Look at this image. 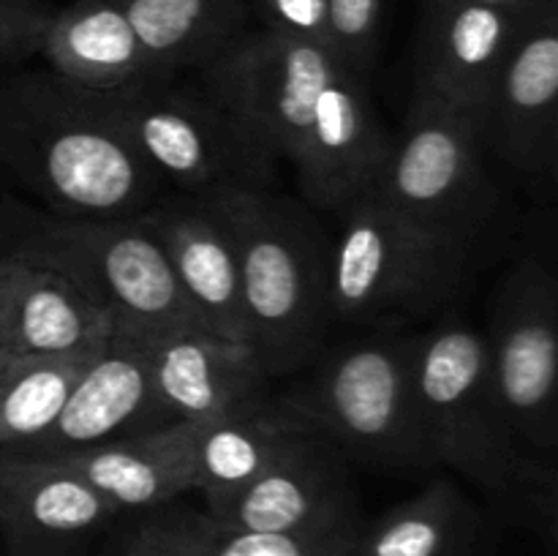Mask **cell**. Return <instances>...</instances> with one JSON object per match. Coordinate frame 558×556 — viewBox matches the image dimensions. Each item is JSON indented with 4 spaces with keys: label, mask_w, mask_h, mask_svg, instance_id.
<instances>
[{
    "label": "cell",
    "mask_w": 558,
    "mask_h": 556,
    "mask_svg": "<svg viewBox=\"0 0 558 556\" xmlns=\"http://www.w3.org/2000/svg\"><path fill=\"white\" fill-rule=\"evenodd\" d=\"M199 80L292 167L300 196L316 213L349 205L390 153L368 80L325 44L251 27Z\"/></svg>",
    "instance_id": "cell-1"
},
{
    "label": "cell",
    "mask_w": 558,
    "mask_h": 556,
    "mask_svg": "<svg viewBox=\"0 0 558 556\" xmlns=\"http://www.w3.org/2000/svg\"><path fill=\"white\" fill-rule=\"evenodd\" d=\"M0 185L76 218H134L169 196L114 125L104 90L49 69L0 71Z\"/></svg>",
    "instance_id": "cell-2"
},
{
    "label": "cell",
    "mask_w": 558,
    "mask_h": 556,
    "mask_svg": "<svg viewBox=\"0 0 558 556\" xmlns=\"http://www.w3.org/2000/svg\"><path fill=\"white\" fill-rule=\"evenodd\" d=\"M234 240L248 343L270 379L298 374L325 349L332 322V238L314 207L292 196L234 191L207 196Z\"/></svg>",
    "instance_id": "cell-3"
},
{
    "label": "cell",
    "mask_w": 558,
    "mask_h": 556,
    "mask_svg": "<svg viewBox=\"0 0 558 556\" xmlns=\"http://www.w3.org/2000/svg\"><path fill=\"white\" fill-rule=\"evenodd\" d=\"M0 256H22L60 273L114 325L142 333L199 325L147 223L47 213L0 191Z\"/></svg>",
    "instance_id": "cell-4"
},
{
    "label": "cell",
    "mask_w": 558,
    "mask_h": 556,
    "mask_svg": "<svg viewBox=\"0 0 558 556\" xmlns=\"http://www.w3.org/2000/svg\"><path fill=\"white\" fill-rule=\"evenodd\" d=\"M417 341L368 336L322 349L308 376L283 396L338 445L349 463L387 474L430 472L434 461L420 425Z\"/></svg>",
    "instance_id": "cell-5"
},
{
    "label": "cell",
    "mask_w": 558,
    "mask_h": 556,
    "mask_svg": "<svg viewBox=\"0 0 558 556\" xmlns=\"http://www.w3.org/2000/svg\"><path fill=\"white\" fill-rule=\"evenodd\" d=\"M114 125L178 194L216 196L276 185L278 158L205 82L158 76L104 90Z\"/></svg>",
    "instance_id": "cell-6"
},
{
    "label": "cell",
    "mask_w": 558,
    "mask_h": 556,
    "mask_svg": "<svg viewBox=\"0 0 558 556\" xmlns=\"http://www.w3.org/2000/svg\"><path fill=\"white\" fill-rule=\"evenodd\" d=\"M332 238V322L392 327L430 316L466 281L474 254L414 227L374 183L360 191Z\"/></svg>",
    "instance_id": "cell-7"
},
{
    "label": "cell",
    "mask_w": 558,
    "mask_h": 556,
    "mask_svg": "<svg viewBox=\"0 0 558 556\" xmlns=\"http://www.w3.org/2000/svg\"><path fill=\"white\" fill-rule=\"evenodd\" d=\"M414 385L434 467L452 469L477 485L499 512L529 447L507 423L483 330L461 316H447L420 333Z\"/></svg>",
    "instance_id": "cell-8"
},
{
    "label": "cell",
    "mask_w": 558,
    "mask_h": 556,
    "mask_svg": "<svg viewBox=\"0 0 558 556\" xmlns=\"http://www.w3.org/2000/svg\"><path fill=\"white\" fill-rule=\"evenodd\" d=\"M485 153L477 120L414 90L374 189L414 227L477 254L499 213Z\"/></svg>",
    "instance_id": "cell-9"
},
{
    "label": "cell",
    "mask_w": 558,
    "mask_h": 556,
    "mask_svg": "<svg viewBox=\"0 0 558 556\" xmlns=\"http://www.w3.org/2000/svg\"><path fill=\"white\" fill-rule=\"evenodd\" d=\"M485 336L490 376L523 447L558 452V281L554 265L523 256L501 278Z\"/></svg>",
    "instance_id": "cell-10"
},
{
    "label": "cell",
    "mask_w": 558,
    "mask_h": 556,
    "mask_svg": "<svg viewBox=\"0 0 558 556\" xmlns=\"http://www.w3.org/2000/svg\"><path fill=\"white\" fill-rule=\"evenodd\" d=\"M485 150L532 189L558 172V0H539L518 20L483 112Z\"/></svg>",
    "instance_id": "cell-11"
},
{
    "label": "cell",
    "mask_w": 558,
    "mask_h": 556,
    "mask_svg": "<svg viewBox=\"0 0 558 556\" xmlns=\"http://www.w3.org/2000/svg\"><path fill=\"white\" fill-rule=\"evenodd\" d=\"M123 518L65 463L0 452L5 556H112Z\"/></svg>",
    "instance_id": "cell-12"
},
{
    "label": "cell",
    "mask_w": 558,
    "mask_h": 556,
    "mask_svg": "<svg viewBox=\"0 0 558 556\" xmlns=\"http://www.w3.org/2000/svg\"><path fill=\"white\" fill-rule=\"evenodd\" d=\"M218 523L245 532L303 534L365 521L352 463L316 425L283 447L221 510Z\"/></svg>",
    "instance_id": "cell-13"
},
{
    "label": "cell",
    "mask_w": 558,
    "mask_h": 556,
    "mask_svg": "<svg viewBox=\"0 0 558 556\" xmlns=\"http://www.w3.org/2000/svg\"><path fill=\"white\" fill-rule=\"evenodd\" d=\"M150 338V333L114 325L58 420L38 439L3 452L63 458L172 423L153 387Z\"/></svg>",
    "instance_id": "cell-14"
},
{
    "label": "cell",
    "mask_w": 558,
    "mask_h": 556,
    "mask_svg": "<svg viewBox=\"0 0 558 556\" xmlns=\"http://www.w3.org/2000/svg\"><path fill=\"white\" fill-rule=\"evenodd\" d=\"M196 322L248 343V319L234 240L207 196L172 194L145 213Z\"/></svg>",
    "instance_id": "cell-15"
},
{
    "label": "cell",
    "mask_w": 558,
    "mask_h": 556,
    "mask_svg": "<svg viewBox=\"0 0 558 556\" xmlns=\"http://www.w3.org/2000/svg\"><path fill=\"white\" fill-rule=\"evenodd\" d=\"M521 14L466 0H425L414 90L428 93L483 123L490 87Z\"/></svg>",
    "instance_id": "cell-16"
},
{
    "label": "cell",
    "mask_w": 558,
    "mask_h": 556,
    "mask_svg": "<svg viewBox=\"0 0 558 556\" xmlns=\"http://www.w3.org/2000/svg\"><path fill=\"white\" fill-rule=\"evenodd\" d=\"M150 371L172 423H210L270 392V376L251 343L229 341L202 325L156 333Z\"/></svg>",
    "instance_id": "cell-17"
},
{
    "label": "cell",
    "mask_w": 558,
    "mask_h": 556,
    "mask_svg": "<svg viewBox=\"0 0 558 556\" xmlns=\"http://www.w3.org/2000/svg\"><path fill=\"white\" fill-rule=\"evenodd\" d=\"M196 431L199 423L178 420L52 461L65 463L123 516H145L194 491Z\"/></svg>",
    "instance_id": "cell-18"
},
{
    "label": "cell",
    "mask_w": 558,
    "mask_h": 556,
    "mask_svg": "<svg viewBox=\"0 0 558 556\" xmlns=\"http://www.w3.org/2000/svg\"><path fill=\"white\" fill-rule=\"evenodd\" d=\"M114 316L71 281L22 256H0V349L14 358L60 354L104 341Z\"/></svg>",
    "instance_id": "cell-19"
},
{
    "label": "cell",
    "mask_w": 558,
    "mask_h": 556,
    "mask_svg": "<svg viewBox=\"0 0 558 556\" xmlns=\"http://www.w3.org/2000/svg\"><path fill=\"white\" fill-rule=\"evenodd\" d=\"M496 516L456 480L434 478L407 501L363 521L352 556H496Z\"/></svg>",
    "instance_id": "cell-20"
},
{
    "label": "cell",
    "mask_w": 558,
    "mask_h": 556,
    "mask_svg": "<svg viewBox=\"0 0 558 556\" xmlns=\"http://www.w3.org/2000/svg\"><path fill=\"white\" fill-rule=\"evenodd\" d=\"M360 527L363 521L303 534L245 532L172 501L123 527L112 556H352Z\"/></svg>",
    "instance_id": "cell-21"
},
{
    "label": "cell",
    "mask_w": 558,
    "mask_h": 556,
    "mask_svg": "<svg viewBox=\"0 0 558 556\" xmlns=\"http://www.w3.org/2000/svg\"><path fill=\"white\" fill-rule=\"evenodd\" d=\"M311 425L283 392H265L210 423H199L194 491L205 499V512L221 510Z\"/></svg>",
    "instance_id": "cell-22"
},
{
    "label": "cell",
    "mask_w": 558,
    "mask_h": 556,
    "mask_svg": "<svg viewBox=\"0 0 558 556\" xmlns=\"http://www.w3.org/2000/svg\"><path fill=\"white\" fill-rule=\"evenodd\" d=\"M49 71L87 90L158 80L120 0H74L49 22L41 52Z\"/></svg>",
    "instance_id": "cell-23"
},
{
    "label": "cell",
    "mask_w": 558,
    "mask_h": 556,
    "mask_svg": "<svg viewBox=\"0 0 558 556\" xmlns=\"http://www.w3.org/2000/svg\"><path fill=\"white\" fill-rule=\"evenodd\" d=\"M156 76L202 71L254 22V0H120Z\"/></svg>",
    "instance_id": "cell-24"
},
{
    "label": "cell",
    "mask_w": 558,
    "mask_h": 556,
    "mask_svg": "<svg viewBox=\"0 0 558 556\" xmlns=\"http://www.w3.org/2000/svg\"><path fill=\"white\" fill-rule=\"evenodd\" d=\"M107 338L74 352L27 354L11 360L0 385V452L38 439L58 420L71 390L101 352Z\"/></svg>",
    "instance_id": "cell-25"
},
{
    "label": "cell",
    "mask_w": 558,
    "mask_h": 556,
    "mask_svg": "<svg viewBox=\"0 0 558 556\" xmlns=\"http://www.w3.org/2000/svg\"><path fill=\"white\" fill-rule=\"evenodd\" d=\"M385 0H327V38L330 49L368 80L379 58Z\"/></svg>",
    "instance_id": "cell-26"
},
{
    "label": "cell",
    "mask_w": 558,
    "mask_h": 556,
    "mask_svg": "<svg viewBox=\"0 0 558 556\" xmlns=\"http://www.w3.org/2000/svg\"><path fill=\"white\" fill-rule=\"evenodd\" d=\"M54 14L52 0H0V71L16 69L41 52Z\"/></svg>",
    "instance_id": "cell-27"
},
{
    "label": "cell",
    "mask_w": 558,
    "mask_h": 556,
    "mask_svg": "<svg viewBox=\"0 0 558 556\" xmlns=\"http://www.w3.org/2000/svg\"><path fill=\"white\" fill-rule=\"evenodd\" d=\"M254 20L265 31L330 47L327 0H254Z\"/></svg>",
    "instance_id": "cell-28"
},
{
    "label": "cell",
    "mask_w": 558,
    "mask_h": 556,
    "mask_svg": "<svg viewBox=\"0 0 558 556\" xmlns=\"http://www.w3.org/2000/svg\"><path fill=\"white\" fill-rule=\"evenodd\" d=\"M466 3H480V5H494V9L510 11V14H523L532 5H537L539 0H466Z\"/></svg>",
    "instance_id": "cell-29"
},
{
    "label": "cell",
    "mask_w": 558,
    "mask_h": 556,
    "mask_svg": "<svg viewBox=\"0 0 558 556\" xmlns=\"http://www.w3.org/2000/svg\"><path fill=\"white\" fill-rule=\"evenodd\" d=\"M11 360H14V354H9V352H3V349H0V385H3V379H5V371H9Z\"/></svg>",
    "instance_id": "cell-30"
},
{
    "label": "cell",
    "mask_w": 558,
    "mask_h": 556,
    "mask_svg": "<svg viewBox=\"0 0 558 556\" xmlns=\"http://www.w3.org/2000/svg\"><path fill=\"white\" fill-rule=\"evenodd\" d=\"M0 251H3V245H0Z\"/></svg>",
    "instance_id": "cell-31"
}]
</instances>
